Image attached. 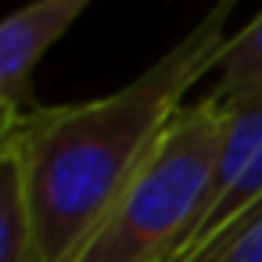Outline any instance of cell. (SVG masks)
<instances>
[{
  "label": "cell",
  "mask_w": 262,
  "mask_h": 262,
  "mask_svg": "<svg viewBox=\"0 0 262 262\" xmlns=\"http://www.w3.org/2000/svg\"><path fill=\"white\" fill-rule=\"evenodd\" d=\"M230 4H215L180 43L115 94L40 104L22 119L0 122V147L22 165L36 262H72L97 233L187 104L190 86L215 72L230 40Z\"/></svg>",
  "instance_id": "obj_1"
},
{
  "label": "cell",
  "mask_w": 262,
  "mask_h": 262,
  "mask_svg": "<svg viewBox=\"0 0 262 262\" xmlns=\"http://www.w3.org/2000/svg\"><path fill=\"white\" fill-rule=\"evenodd\" d=\"M223 129L226 112L208 94L187 101L72 262H180L212 194Z\"/></svg>",
  "instance_id": "obj_2"
},
{
  "label": "cell",
  "mask_w": 262,
  "mask_h": 262,
  "mask_svg": "<svg viewBox=\"0 0 262 262\" xmlns=\"http://www.w3.org/2000/svg\"><path fill=\"white\" fill-rule=\"evenodd\" d=\"M262 205V104L226 115L212 194L205 201V215L180 255V262L198 258L219 237H226L251 208Z\"/></svg>",
  "instance_id": "obj_3"
},
{
  "label": "cell",
  "mask_w": 262,
  "mask_h": 262,
  "mask_svg": "<svg viewBox=\"0 0 262 262\" xmlns=\"http://www.w3.org/2000/svg\"><path fill=\"white\" fill-rule=\"evenodd\" d=\"M90 0H40L11 11L0 22V122L40 108L33 97V72L43 54L69 33Z\"/></svg>",
  "instance_id": "obj_4"
},
{
  "label": "cell",
  "mask_w": 262,
  "mask_h": 262,
  "mask_svg": "<svg viewBox=\"0 0 262 262\" xmlns=\"http://www.w3.org/2000/svg\"><path fill=\"white\" fill-rule=\"evenodd\" d=\"M226 115L262 104V11L226 40L212 90H205Z\"/></svg>",
  "instance_id": "obj_5"
},
{
  "label": "cell",
  "mask_w": 262,
  "mask_h": 262,
  "mask_svg": "<svg viewBox=\"0 0 262 262\" xmlns=\"http://www.w3.org/2000/svg\"><path fill=\"white\" fill-rule=\"evenodd\" d=\"M0 262H36L33 212L18 158L0 147Z\"/></svg>",
  "instance_id": "obj_6"
},
{
  "label": "cell",
  "mask_w": 262,
  "mask_h": 262,
  "mask_svg": "<svg viewBox=\"0 0 262 262\" xmlns=\"http://www.w3.org/2000/svg\"><path fill=\"white\" fill-rule=\"evenodd\" d=\"M190 262H262V205Z\"/></svg>",
  "instance_id": "obj_7"
}]
</instances>
